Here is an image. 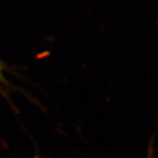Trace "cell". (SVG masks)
<instances>
[{"label":"cell","mask_w":158,"mask_h":158,"mask_svg":"<svg viewBox=\"0 0 158 158\" xmlns=\"http://www.w3.org/2000/svg\"><path fill=\"white\" fill-rule=\"evenodd\" d=\"M3 70H4V66L2 64V62H0V81H4L5 78L3 76Z\"/></svg>","instance_id":"6da1fadb"}]
</instances>
